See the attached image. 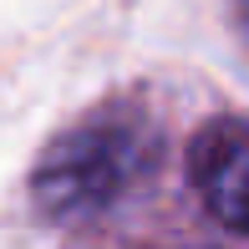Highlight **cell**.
<instances>
[{
  "label": "cell",
  "instance_id": "1",
  "mask_svg": "<svg viewBox=\"0 0 249 249\" xmlns=\"http://www.w3.org/2000/svg\"><path fill=\"white\" fill-rule=\"evenodd\" d=\"M158 163V132L132 107H102L56 132L31 173V194L56 224H76L122 203Z\"/></svg>",
  "mask_w": 249,
  "mask_h": 249
},
{
  "label": "cell",
  "instance_id": "2",
  "mask_svg": "<svg viewBox=\"0 0 249 249\" xmlns=\"http://www.w3.org/2000/svg\"><path fill=\"white\" fill-rule=\"evenodd\" d=\"M203 209L234 234H249V122H209L188 148Z\"/></svg>",
  "mask_w": 249,
  "mask_h": 249
},
{
  "label": "cell",
  "instance_id": "3",
  "mask_svg": "<svg viewBox=\"0 0 249 249\" xmlns=\"http://www.w3.org/2000/svg\"><path fill=\"white\" fill-rule=\"evenodd\" d=\"M239 10H244V31H249V0H239Z\"/></svg>",
  "mask_w": 249,
  "mask_h": 249
}]
</instances>
